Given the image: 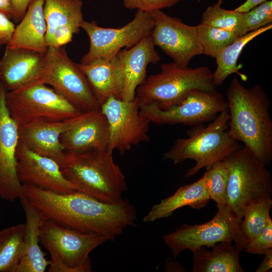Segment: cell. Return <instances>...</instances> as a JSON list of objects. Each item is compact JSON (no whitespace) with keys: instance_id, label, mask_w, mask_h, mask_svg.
Here are the masks:
<instances>
[{"instance_id":"cell-1","label":"cell","mask_w":272,"mask_h":272,"mask_svg":"<svg viewBox=\"0 0 272 272\" xmlns=\"http://www.w3.org/2000/svg\"><path fill=\"white\" fill-rule=\"evenodd\" d=\"M23 193L43 219L85 233L113 240L134 225L137 211L127 199L108 203L83 192L59 193L23 184Z\"/></svg>"},{"instance_id":"cell-2","label":"cell","mask_w":272,"mask_h":272,"mask_svg":"<svg viewBox=\"0 0 272 272\" xmlns=\"http://www.w3.org/2000/svg\"><path fill=\"white\" fill-rule=\"evenodd\" d=\"M227 97L230 136L242 142L265 166L269 165L272 119L266 92L258 84L246 88L235 77L227 90Z\"/></svg>"},{"instance_id":"cell-3","label":"cell","mask_w":272,"mask_h":272,"mask_svg":"<svg viewBox=\"0 0 272 272\" xmlns=\"http://www.w3.org/2000/svg\"><path fill=\"white\" fill-rule=\"evenodd\" d=\"M107 149L65 152L59 164L64 177L76 188L99 200L112 203L122 201L127 190L125 177Z\"/></svg>"},{"instance_id":"cell-4","label":"cell","mask_w":272,"mask_h":272,"mask_svg":"<svg viewBox=\"0 0 272 272\" xmlns=\"http://www.w3.org/2000/svg\"><path fill=\"white\" fill-rule=\"evenodd\" d=\"M229 120L227 109L221 111L207 126L202 124L194 125L187 132L188 138L175 140L164 153V158L174 164L187 159L194 160L195 165L186 171L185 178L195 175L204 167L209 168L242 147L239 142L230 136Z\"/></svg>"},{"instance_id":"cell-5","label":"cell","mask_w":272,"mask_h":272,"mask_svg":"<svg viewBox=\"0 0 272 272\" xmlns=\"http://www.w3.org/2000/svg\"><path fill=\"white\" fill-rule=\"evenodd\" d=\"M195 89L216 90L213 72L208 66H180L164 63L160 73L151 75L136 90L139 104H153L166 109L182 102Z\"/></svg>"},{"instance_id":"cell-6","label":"cell","mask_w":272,"mask_h":272,"mask_svg":"<svg viewBox=\"0 0 272 272\" xmlns=\"http://www.w3.org/2000/svg\"><path fill=\"white\" fill-rule=\"evenodd\" d=\"M40 243L50 254L49 272H89L90 253L109 240L94 233H85L43 219Z\"/></svg>"},{"instance_id":"cell-7","label":"cell","mask_w":272,"mask_h":272,"mask_svg":"<svg viewBox=\"0 0 272 272\" xmlns=\"http://www.w3.org/2000/svg\"><path fill=\"white\" fill-rule=\"evenodd\" d=\"M222 160L229 171L227 205L241 221L244 209L248 205L271 198L270 172L245 146Z\"/></svg>"},{"instance_id":"cell-8","label":"cell","mask_w":272,"mask_h":272,"mask_svg":"<svg viewBox=\"0 0 272 272\" xmlns=\"http://www.w3.org/2000/svg\"><path fill=\"white\" fill-rule=\"evenodd\" d=\"M5 103L18 126L36 121H63L82 113L52 88L36 81L7 91Z\"/></svg>"},{"instance_id":"cell-9","label":"cell","mask_w":272,"mask_h":272,"mask_svg":"<svg viewBox=\"0 0 272 272\" xmlns=\"http://www.w3.org/2000/svg\"><path fill=\"white\" fill-rule=\"evenodd\" d=\"M217 209L209 221L194 225L184 224L164 236L163 240L174 257L185 250L193 252L200 247L209 248L223 242L234 244L241 251L244 250L246 242L240 228L241 221L227 205Z\"/></svg>"},{"instance_id":"cell-10","label":"cell","mask_w":272,"mask_h":272,"mask_svg":"<svg viewBox=\"0 0 272 272\" xmlns=\"http://www.w3.org/2000/svg\"><path fill=\"white\" fill-rule=\"evenodd\" d=\"M36 81L49 85L82 113L100 109L86 76L65 47L48 46Z\"/></svg>"},{"instance_id":"cell-11","label":"cell","mask_w":272,"mask_h":272,"mask_svg":"<svg viewBox=\"0 0 272 272\" xmlns=\"http://www.w3.org/2000/svg\"><path fill=\"white\" fill-rule=\"evenodd\" d=\"M154 26L151 13L140 10H137L132 20L116 28L102 27L95 21L83 20L80 27L89 37L90 47L80 63L86 64L99 58L111 59L122 48H129L150 34Z\"/></svg>"},{"instance_id":"cell-12","label":"cell","mask_w":272,"mask_h":272,"mask_svg":"<svg viewBox=\"0 0 272 272\" xmlns=\"http://www.w3.org/2000/svg\"><path fill=\"white\" fill-rule=\"evenodd\" d=\"M140 113L157 125H195L213 121L228 109L227 101L216 90L195 89L180 103L166 109L155 105L139 104Z\"/></svg>"},{"instance_id":"cell-13","label":"cell","mask_w":272,"mask_h":272,"mask_svg":"<svg viewBox=\"0 0 272 272\" xmlns=\"http://www.w3.org/2000/svg\"><path fill=\"white\" fill-rule=\"evenodd\" d=\"M100 109L109 124L107 150H116L123 155L133 146L149 141L151 122L140 113L136 97L132 101H125L111 96L101 105Z\"/></svg>"},{"instance_id":"cell-14","label":"cell","mask_w":272,"mask_h":272,"mask_svg":"<svg viewBox=\"0 0 272 272\" xmlns=\"http://www.w3.org/2000/svg\"><path fill=\"white\" fill-rule=\"evenodd\" d=\"M150 13L154 21L150 35L155 45L171 57L173 62L187 67L194 56L203 54L196 26L187 25L161 10Z\"/></svg>"},{"instance_id":"cell-15","label":"cell","mask_w":272,"mask_h":272,"mask_svg":"<svg viewBox=\"0 0 272 272\" xmlns=\"http://www.w3.org/2000/svg\"><path fill=\"white\" fill-rule=\"evenodd\" d=\"M7 91L0 82V197L12 202L23 193V184L17 172L18 126L6 105Z\"/></svg>"},{"instance_id":"cell-16","label":"cell","mask_w":272,"mask_h":272,"mask_svg":"<svg viewBox=\"0 0 272 272\" xmlns=\"http://www.w3.org/2000/svg\"><path fill=\"white\" fill-rule=\"evenodd\" d=\"M16 155L17 174L22 183L59 193L77 191L53 160L34 153L20 142Z\"/></svg>"},{"instance_id":"cell-17","label":"cell","mask_w":272,"mask_h":272,"mask_svg":"<svg viewBox=\"0 0 272 272\" xmlns=\"http://www.w3.org/2000/svg\"><path fill=\"white\" fill-rule=\"evenodd\" d=\"M109 137L107 119L101 109L83 112L73 118L60 141L65 152L107 149Z\"/></svg>"},{"instance_id":"cell-18","label":"cell","mask_w":272,"mask_h":272,"mask_svg":"<svg viewBox=\"0 0 272 272\" xmlns=\"http://www.w3.org/2000/svg\"><path fill=\"white\" fill-rule=\"evenodd\" d=\"M72 120L73 118L60 121H36L18 126L19 142L59 164L65 154L60 137L70 128Z\"/></svg>"},{"instance_id":"cell-19","label":"cell","mask_w":272,"mask_h":272,"mask_svg":"<svg viewBox=\"0 0 272 272\" xmlns=\"http://www.w3.org/2000/svg\"><path fill=\"white\" fill-rule=\"evenodd\" d=\"M45 54L6 46L0 60V82L8 91L37 80L44 65Z\"/></svg>"},{"instance_id":"cell-20","label":"cell","mask_w":272,"mask_h":272,"mask_svg":"<svg viewBox=\"0 0 272 272\" xmlns=\"http://www.w3.org/2000/svg\"><path fill=\"white\" fill-rule=\"evenodd\" d=\"M155 46L150 34L134 46L118 53L124 77L122 96L123 101L134 99L137 88L146 79L148 65L156 64L161 60Z\"/></svg>"},{"instance_id":"cell-21","label":"cell","mask_w":272,"mask_h":272,"mask_svg":"<svg viewBox=\"0 0 272 272\" xmlns=\"http://www.w3.org/2000/svg\"><path fill=\"white\" fill-rule=\"evenodd\" d=\"M78 65L86 76L100 106L111 96L122 99L124 77L117 55L110 60L99 58Z\"/></svg>"},{"instance_id":"cell-22","label":"cell","mask_w":272,"mask_h":272,"mask_svg":"<svg viewBox=\"0 0 272 272\" xmlns=\"http://www.w3.org/2000/svg\"><path fill=\"white\" fill-rule=\"evenodd\" d=\"M44 0H32L19 24L15 27L12 39L7 45L45 54L47 24L44 14Z\"/></svg>"},{"instance_id":"cell-23","label":"cell","mask_w":272,"mask_h":272,"mask_svg":"<svg viewBox=\"0 0 272 272\" xmlns=\"http://www.w3.org/2000/svg\"><path fill=\"white\" fill-rule=\"evenodd\" d=\"M26 215L24 251L15 272H44L49 261L39 245V232L43 219L23 194L20 198Z\"/></svg>"},{"instance_id":"cell-24","label":"cell","mask_w":272,"mask_h":272,"mask_svg":"<svg viewBox=\"0 0 272 272\" xmlns=\"http://www.w3.org/2000/svg\"><path fill=\"white\" fill-rule=\"evenodd\" d=\"M210 199L203 175L193 183L180 186L173 195L153 206L144 217L143 222H154L169 217L175 211L185 206L200 210L207 205Z\"/></svg>"},{"instance_id":"cell-25","label":"cell","mask_w":272,"mask_h":272,"mask_svg":"<svg viewBox=\"0 0 272 272\" xmlns=\"http://www.w3.org/2000/svg\"><path fill=\"white\" fill-rule=\"evenodd\" d=\"M211 250L200 247L192 252V272H243L239 260L241 252L234 244L219 242Z\"/></svg>"},{"instance_id":"cell-26","label":"cell","mask_w":272,"mask_h":272,"mask_svg":"<svg viewBox=\"0 0 272 272\" xmlns=\"http://www.w3.org/2000/svg\"><path fill=\"white\" fill-rule=\"evenodd\" d=\"M82 0H44V14L47 24L45 41L50 46L55 29L59 26L71 25L80 29L84 20Z\"/></svg>"},{"instance_id":"cell-27","label":"cell","mask_w":272,"mask_h":272,"mask_svg":"<svg viewBox=\"0 0 272 272\" xmlns=\"http://www.w3.org/2000/svg\"><path fill=\"white\" fill-rule=\"evenodd\" d=\"M271 28V24L239 36L219 52L215 58L217 68L213 73V82L216 87L222 85L232 74H237L243 81L247 80V76L239 71L237 63L240 54L248 42Z\"/></svg>"},{"instance_id":"cell-28","label":"cell","mask_w":272,"mask_h":272,"mask_svg":"<svg viewBox=\"0 0 272 272\" xmlns=\"http://www.w3.org/2000/svg\"><path fill=\"white\" fill-rule=\"evenodd\" d=\"M25 224L0 231V272H15L24 251Z\"/></svg>"},{"instance_id":"cell-29","label":"cell","mask_w":272,"mask_h":272,"mask_svg":"<svg viewBox=\"0 0 272 272\" xmlns=\"http://www.w3.org/2000/svg\"><path fill=\"white\" fill-rule=\"evenodd\" d=\"M272 199L251 202L244 209L240 226L246 243L259 234L270 218Z\"/></svg>"},{"instance_id":"cell-30","label":"cell","mask_w":272,"mask_h":272,"mask_svg":"<svg viewBox=\"0 0 272 272\" xmlns=\"http://www.w3.org/2000/svg\"><path fill=\"white\" fill-rule=\"evenodd\" d=\"M196 27L203 54L215 58L220 52L239 37L237 32L226 30L202 23Z\"/></svg>"},{"instance_id":"cell-31","label":"cell","mask_w":272,"mask_h":272,"mask_svg":"<svg viewBox=\"0 0 272 272\" xmlns=\"http://www.w3.org/2000/svg\"><path fill=\"white\" fill-rule=\"evenodd\" d=\"M203 176L210 199L214 200L217 207L226 205L229 171L225 162L220 160L215 162L206 169Z\"/></svg>"},{"instance_id":"cell-32","label":"cell","mask_w":272,"mask_h":272,"mask_svg":"<svg viewBox=\"0 0 272 272\" xmlns=\"http://www.w3.org/2000/svg\"><path fill=\"white\" fill-rule=\"evenodd\" d=\"M218 2L209 6L201 15V23L239 33L243 13L228 10Z\"/></svg>"},{"instance_id":"cell-33","label":"cell","mask_w":272,"mask_h":272,"mask_svg":"<svg viewBox=\"0 0 272 272\" xmlns=\"http://www.w3.org/2000/svg\"><path fill=\"white\" fill-rule=\"evenodd\" d=\"M272 23V1H267L243 13L239 36Z\"/></svg>"},{"instance_id":"cell-34","label":"cell","mask_w":272,"mask_h":272,"mask_svg":"<svg viewBox=\"0 0 272 272\" xmlns=\"http://www.w3.org/2000/svg\"><path fill=\"white\" fill-rule=\"evenodd\" d=\"M272 248V220L270 218L261 232L247 242L245 251L250 254L264 255Z\"/></svg>"},{"instance_id":"cell-35","label":"cell","mask_w":272,"mask_h":272,"mask_svg":"<svg viewBox=\"0 0 272 272\" xmlns=\"http://www.w3.org/2000/svg\"><path fill=\"white\" fill-rule=\"evenodd\" d=\"M181 0H122L124 7L128 10L137 9L151 12L156 10L170 8Z\"/></svg>"},{"instance_id":"cell-36","label":"cell","mask_w":272,"mask_h":272,"mask_svg":"<svg viewBox=\"0 0 272 272\" xmlns=\"http://www.w3.org/2000/svg\"><path fill=\"white\" fill-rule=\"evenodd\" d=\"M80 29L71 25H64L57 27L53 35L51 45L55 47L64 46L72 40L74 34H78Z\"/></svg>"},{"instance_id":"cell-37","label":"cell","mask_w":272,"mask_h":272,"mask_svg":"<svg viewBox=\"0 0 272 272\" xmlns=\"http://www.w3.org/2000/svg\"><path fill=\"white\" fill-rule=\"evenodd\" d=\"M14 23L7 15L0 12V48L10 42L15 28Z\"/></svg>"},{"instance_id":"cell-38","label":"cell","mask_w":272,"mask_h":272,"mask_svg":"<svg viewBox=\"0 0 272 272\" xmlns=\"http://www.w3.org/2000/svg\"><path fill=\"white\" fill-rule=\"evenodd\" d=\"M13 9V19L19 23L25 15L32 0H10Z\"/></svg>"},{"instance_id":"cell-39","label":"cell","mask_w":272,"mask_h":272,"mask_svg":"<svg viewBox=\"0 0 272 272\" xmlns=\"http://www.w3.org/2000/svg\"><path fill=\"white\" fill-rule=\"evenodd\" d=\"M272 267V248L268 249L264 254V258L255 270L256 272H266Z\"/></svg>"},{"instance_id":"cell-40","label":"cell","mask_w":272,"mask_h":272,"mask_svg":"<svg viewBox=\"0 0 272 272\" xmlns=\"http://www.w3.org/2000/svg\"><path fill=\"white\" fill-rule=\"evenodd\" d=\"M267 0H246L243 4L234 10L240 13H246Z\"/></svg>"},{"instance_id":"cell-41","label":"cell","mask_w":272,"mask_h":272,"mask_svg":"<svg viewBox=\"0 0 272 272\" xmlns=\"http://www.w3.org/2000/svg\"><path fill=\"white\" fill-rule=\"evenodd\" d=\"M0 12L13 19V9L10 0H0Z\"/></svg>"},{"instance_id":"cell-42","label":"cell","mask_w":272,"mask_h":272,"mask_svg":"<svg viewBox=\"0 0 272 272\" xmlns=\"http://www.w3.org/2000/svg\"><path fill=\"white\" fill-rule=\"evenodd\" d=\"M218 3H221V4H222L223 3V0H218Z\"/></svg>"}]
</instances>
